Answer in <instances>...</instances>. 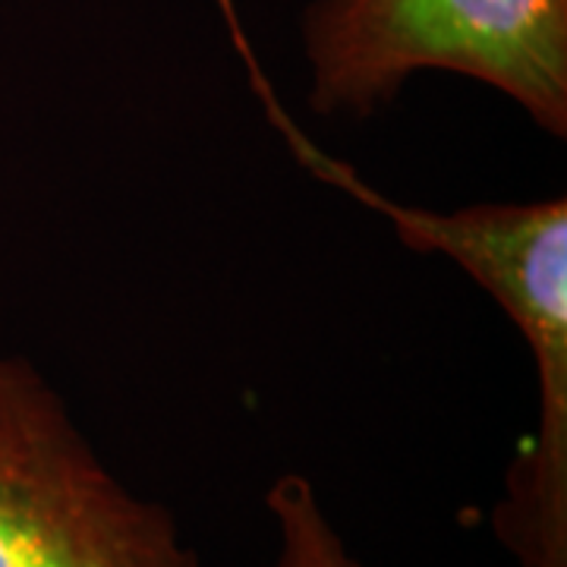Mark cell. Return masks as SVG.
I'll list each match as a JSON object with an SVG mask.
<instances>
[{"instance_id": "cell-1", "label": "cell", "mask_w": 567, "mask_h": 567, "mask_svg": "<svg viewBox=\"0 0 567 567\" xmlns=\"http://www.w3.org/2000/svg\"><path fill=\"white\" fill-rule=\"evenodd\" d=\"M249 85L297 162L319 181L379 212L401 244L461 265L520 331L536 375V425L492 507L495 539L517 567H567V199L466 205L435 212L404 205L322 152L271 92L244 51Z\"/></svg>"}, {"instance_id": "cell-2", "label": "cell", "mask_w": 567, "mask_h": 567, "mask_svg": "<svg viewBox=\"0 0 567 567\" xmlns=\"http://www.w3.org/2000/svg\"><path fill=\"white\" fill-rule=\"evenodd\" d=\"M309 104L372 117L425 70L486 82L567 136V0H309Z\"/></svg>"}, {"instance_id": "cell-3", "label": "cell", "mask_w": 567, "mask_h": 567, "mask_svg": "<svg viewBox=\"0 0 567 567\" xmlns=\"http://www.w3.org/2000/svg\"><path fill=\"white\" fill-rule=\"evenodd\" d=\"M0 567H205L177 517L104 464L70 406L0 353Z\"/></svg>"}, {"instance_id": "cell-4", "label": "cell", "mask_w": 567, "mask_h": 567, "mask_svg": "<svg viewBox=\"0 0 567 567\" xmlns=\"http://www.w3.org/2000/svg\"><path fill=\"white\" fill-rule=\"evenodd\" d=\"M265 511L275 527L271 567H365L303 473L278 476L265 492Z\"/></svg>"}]
</instances>
